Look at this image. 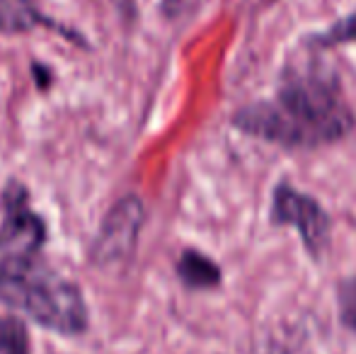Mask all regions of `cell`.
<instances>
[{
  "label": "cell",
  "instance_id": "6da1fadb",
  "mask_svg": "<svg viewBox=\"0 0 356 354\" xmlns=\"http://www.w3.org/2000/svg\"><path fill=\"white\" fill-rule=\"evenodd\" d=\"M235 131L291 151H313L344 141L356 129V114L337 73L320 63L289 68L269 99H257L230 117Z\"/></svg>",
  "mask_w": 356,
  "mask_h": 354
},
{
  "label": "cell",
  "instance_id": "7a4b0ae2",
  "mask_svg": "<svg viewBox=\"0 0 356 354\" xmlns=\"http://www.w3.org/2000/svg\"><path fill=\"white\" fill-rule=\"evenodd\" d=\"M0 298L58 335H83L90 328V311L78 284L42 265L19 282L0 287Z\"/></svg>",
  "mask_w": 356,
  "mask_h": 354
},
{
  "label": "cell",
  "instance_id": "3957f363",
  "mask_svg": "<svg viewBox=\"0 0 356 354\" xmlns=\"http://www.w3.org/2000/svg\"><path fill=\"white\" fill-rule=\"evenodd\" d=\"M5 221L0 223V287L19 282L39 265L47 243V223L27 204V189L10 182L3 192Z\"/></svg>",
  "mask_w": 356,
  "mask_h": 354
},
{
  "label": "cell",
  "instance_id": "277c9868",
  "mask_svg": "<svg viewBox=\"0 0 356 354\" xmlns=\"http://www.w3.org/2000/svg\"><path fill=\"white\" fill-rule=\"evenodd\" d=\"M269 221L272 226H291L298 231L303 248L313 260L327 252L332 238V218L325 207L310 194L291 187L289 182H279L272 192L269 204Z\"/></svg>",
  "mask_w": 356,
  "mask_h": 354
},
{
  "label": "cell",
  "instance_id": "5b68a950",
  "mask_svg": "<svg viewBox=\"0 0 356 354\" xmlns=\"http://www.w3.org/2000/svg\"><path fill=\"white\" fill-rule=\"evenodd\" d=\"M145 223V204L138 194L122 197L104 214L99 231L90 248V262L95 267L127 265L136 255L138 238Z\"/></svg>",
  "mask_w": 356,
  "mask_h": 354
},
{
  "label": "cell",
  "instance_id": "8992f818",
  "mask_svg": "<svg viewBox=\"0 0 356 354\" xmlns=\"http://www.w3.org/2000/svg\"><path fill=\"white\" fill-rule=\"evenodd\" d=\"M34 29H54L80 49H90L83 34L49 17L39 8V0H0V34H29Z\"/></svg>",
  "mask_w": 356,
  "mask_h": 354
},
{
  "label": "cell",
  "instance_id": "52a82bcc",
  "mask_svg": "<svg viewBox=\"0 0 356 354\" xmlns=\"http://www.w3.org/2000/svg\"><path fill=\"white\" fill-rule=\"evenodd\" d=\"M179 282L192 291H207V289H218L223 284V269L207 252L197 248H184L175 265Z\"/></svg>",
  "mask_w": 356,
  "mask_h": 354
},
{
  "label": "cell",
  "instance_id": "ba28073f",
  "mask_svg": "<svg viewBox=\"0 0 356 354\" xmlns=\"http://www.w3.org/2000/svg\"><path fill=\"white\" fill-rule=\"evenodd\" d=\"M0 354H32L27 323L17 313L0 318Z\"/></svg>",
  "mask_w": 356,
  "mask_h": 354
},
{
  "label": "cell",
  "instance_id": "9c48e42d",
  "mask_svg": "<svg viewBox=\"0 0 356 354\" xmlns=\"http://www.w3.org/2000/svg\"><path fill=\"white\" fill-rule=\"evenodd\" d=\"M310 49H332V47H339V44H356V10L349 13L344 19L339 22L330 24L325 32H318V34H310L305 39Z\"/></svg>",
  "mask_w": 356,
  "mask_h": 354
},
{
  "label": "cell",
  "instance_id": "30bf717a",
  "mask_svg": "<svg viewBox=\"0 0 356 354\" xmlns=\"http://www.w3.org/2000/svg\"><path fill=\"white\" fill-rule=\"evenodd\" d=\"M337 313L339 323L356 332V277H347L337 284Z\"/></svg>",
  "mask_w": 356,
  "mask_h": 354
},
{
  "label": "cell",
  "instance_id": "8fae6325",
  "mask_svg": "<svg viewBox=\"0 0 356 354\" xmlns=\"http://www.w3.org/2000/svg\"><path fill=\"white\" fill-rule=\"evenodd\" d=\"M32 76L37 78L39 90H47L49 86H51V81H54V73L49 71L44 63H32Z\"/></svg>",
  "mask_w": 356,
  "mask_h": 354
},
{
  "label": "cell",
  "instance_id": "7c38bea8",
  "mask_svg": "<svg viewBox=\"0 0 356 354\" xmlns=\"http://www.w3.org/2000/svg\"><path fill=\"white\" fill-rule=\"evenodd\" d=\"M112 3L127 22H134V19H136V0H112Z\"/></svg>",
  "mask_w": 356,
  "mask_h": 354
}]
</instances>
